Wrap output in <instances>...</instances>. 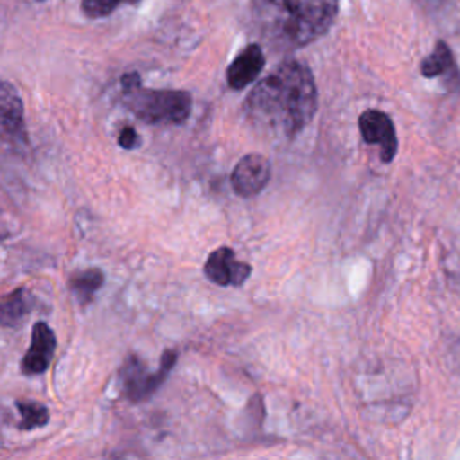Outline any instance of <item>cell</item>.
I'll use <instances>...</instances> for the list:
<instances>
[{
  "label": "cell",
  "instance_id": "ba28073f",
  "mask_svg": "<svg viewBox=\"0 0 460 460\" xmlns=\"http://www.w3.org/2000/svg\"><path fill=\"white\" fill-rule=\"evenodd\" d=\"M205 277L217 286H241L252 273V266L239 261L232 248L221 246L214 250L203 266Z\"/></svg>",
  "mask_w": 460,
  "mask_h": 460
},
{
  "label": "cell",
  "instance_id": "5b68a950",
  "mask_svg": "<svg viewBox=\"0 0 460 460\" xmlns=\"http://www.w3.org/2000/svg\"><path fill=\"white\" fill-rule=\"evenodd\" d=\"M358 126L363 140L368 144H376L379 147L381 160L385 164L392 162L399 144L390 115H386L381 110H365L358 119Z\"/></svg>",
  "mask_w": 460,
  "mask_h": 460
},
{
  "label": "cell",
  "instance_id": "5bb4252c",
  "mask_svg": "<svg viewBox=\"0 0 460 460\" xmlns=\"http://www.w3.org/2000/svg\"><path fill=\"white\" fill-rule=\"evenodd\" d=\"M16 408L22 417L18 428L23 431L41 428L49 422V410L36 401H16Z\"/></svg>",
  "mask_w": 460,
  "mask_h": 460
},
{
  "label": "cell",
  "instance_id": "30bf717a",
  "mask_svg": "<svg viewBox=\"0 0 460 460\" xmlns=\"http://www.w3.org/2000/svg\"><path fill=\"white\" fill-rule=\"evenodd\" d=\"M266 63L262 47L259 43L246 45L228 65L226 83L232 90H243L252 84L262 72Z\"/></svg>",
  "mask_w": 460,
  "mask_h": 460
},
{
  "label": "cell",
  "instance_id": "ac0fdd59",
  "mask_svg": "<svg viewBox=\"0 0 460 460\" xmlns=\"http://www.w3.org/2000/svg\"><path fill=\"white\" fill-rule=\"evenodd\" d=\"M38 2H43V0H38Z\"/></svg>",
  "mask_w": 460,
  "mask_h": 460
},
{
  "label": "cell",
  "instance_id": "8992f818",
  "mask_svg": "<svg viewBox=\"0 0 460 460\" xmlns=\"http://www.w3.org/2000/svg\"><path fill=\"white\" fill-rule=\"evenodd\" d=\"M270 176L271 165L268 158L261 153H248L235 164L230 180L239 196L250 198L259 194L268 185Z\"/></svg>",
  "mask_w": 460,
  "mask_h": 460
},
{
  "label": "cell",
  "instance_id": "3957f363",
  "mask_svg": "<svg viewBox=\"0 0 460 460\" xmlns=\"http://www.w3.org/2000/svg\"><path fill=\"white\" fill-rule=\"evenodd\" d=\"M122 104L147 124H181L190 115L192 97L183 90L142 88L138 74L122 75Z\"/></svg>",
  "mask_w": 460,
  "mask_h": 460
},
{
  "label": "cell",
  "instance_id": "2e32d148",
  "mask_svg": "<svg viewBox=\"0 0 460 460\" xmlns=\"http://www.w3.org/2000/svg\"><path fill=\"white\" fill-rule=\"evenodd\" d=\"M119 146L124 149H133L138 146V135L131 126H126L120 133H119Z\"/></svg>",
  "mask_w": 460,
  "mask_h": 460
},
{
  "label": "cell",
  "instance_id": "7a4b0ae2",
  "mask_svg": "<svg viewBox=\"0 0 460 460\" xmlns=\"http://www.w3.org/2000/svg\"><path fill=\"white\" fill-rule=\"evenodd\" d=\"M338 11L340 0H252L259 34L279 49H298L322 38Z\"/></svg>",
  "mask_w": 460,
  "mask_h": 460
},
{
  "label": "cell",
  "instance_id": "e0dca14e",
  "mask_svg": "<svg viewBox=\"0 0 460 460\" xmlns=\"http://www.w3.org/2000/svg\"><path fill=\"white\" fill-rule=\"evenodd\" d=\"M420 2H422L424 5H428V7H433V9H435V7H438L444 0H420Z\"/></svg>",
  "mask_w": 460,
  "mask_h": 460
},
{
  "label": "cell",
  "instance_id": "4fadbf2b",
  "mask_svg": "<svg viewBox=\"0 0 460 460\" xmlns=\"http://www.w3.org/2000/svg\"><path fill=\"white\" fill-rule=\"evenodd\" d=\"M104 284V273L99 268H88V270H81L75 271L70 277V288L72 291L83 300L88 302L93 293Z\"/></svg>",
  "mask_w": 460,
  "mask_h": 460
},
{
  "label": "cell",
  "instance_id": "52a82bcc",
  "mask_svg": "<svg viewBox=\"0 0 460 460\" xmlns=\"http://www.w3.org/2000/svg\"><path fill=\"white\" fill-rule=\"evenodd\" d=\"M0 142L25 144L23 102L16 88L0 79Z\"/></svg>",
  "mask_w": 460,
  "mask_h": 460
},
{
  "label": "cell",
  "instance_id": "8fae6325",
  "mask_svg": "<svg viewBox=\"0 0 460 460\" xmlns=\"http://www.w3.org/2000/svg\"><path fill=\"white\" fill-rule=\"evenodd\" d=\"M420 74L424 77H451L455 84H458L456 65L451 54V49L444 41H437L431 54H428L420 63Z\"/></svg>",
  "mask_w": 460,
  "mask_h": 460
},
{
  "label": "cell",
  "instance_id": "9a60e30c",
  "mask_svg": "<svg viewBox=\"0 0 460 460\" xmlns=\"http://www.w3.org/2000/svg\"><path fill=\"white\" fill-rule=\"evenodd\" d=\"M138 0H81L83 13L88 18H104L124 4H137Z\"/></svg>",
  "mask_w": 460,
  "mask_h": 460
},
{
  "label": "cell",
  "instance_id": "7c38bea8",
  "mask_svg": "<svg viewBox=\"0 0 460 460\" xmlns=\"http://www.w3.org/2000/svg\"><path fill=\"white\" fill-rule=\"evenodd\" d=\"M29 298L23 288H18L0 298V325L2 327H16L22 323L25 314L29 313Z\"/></svg>",
  "mask_w": 460,
  "mask_h": 460
},
{
  "label": "cell",
  "instance_id": "9c48e42d",
  "mask_svg": "<svg viewBox=\"0 0 460 460\" xmlns=\"http://www.w3.org/2000/svg\"><path fill=\"white\" fill-rule=\"evenodd\" d=\"M56 350V334L45 322H36L32 325L31 345L22 359V372L27 376L43 374L54 356Z\"/></svg>",
  "mask_w": 460,
  "mask_h": 460
},
{
  "label": "cell",
  "instance_id": "277c9868",
  "mask_svg": "<svg viewBox=\"0 0 460 460\" xmlns=\"http://www.w3.org/2000/svg\"><path fill=\"white\" fill-rule=\"evenodd\" d=\"M176 359H178L176 350H165L160 358V367L155 372H151L140 361L138 356H128L120 368L124 395L133 402H142L149 399L158 390V386L165 381Z\"/></svg>",
  "mask_w": 460,
  "mask_h": 460
},
{
  "label": "cell",
  "instance_id": "6da1fadb",
  "mask_svg": "<svg viewBox=\"0 0 460 460\" xmlns=\"http://www.w3.org/2000/svg\"><path fill=\"white\" fill-rule=\"evenodd\" d=\"M243 110L257 129L293 138L316 111L311 68L298 59H284L252 88Z\"/></svg>",
  "mask_w": 460,
  "mask_h": 460
}]
</instances>
